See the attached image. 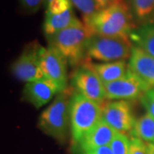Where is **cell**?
<instances>
[{
  "instance_id": "1",
  "label": "cell",
  "mask_w": 154,
  "mask_h": 154,
  "mask_svg": "<svg viewBox=\"0 0 154 154\" xmlns=\"http://www.w3.org/2000/svg\"><path fill=\"white\" fill-rule=\"evenodd\" d=\"M95 33L92 28L80 22L48 37L50 45L57 50L71 66L82 63L89 38Z\"/></svg>"
},
{
  "instance_id": "2",
  "label": "cell",
  "mask_w": 154,
  "mask_h": 154,
  "mask_svg": "<svg viewBox=\"0 0 154 154\" xmlns=\"http://www.w3.org/2000/svg\"><path fill=\"white\" fill-rule=\"evenodd\" d=\"M95 34L129 37L133 31L132 14L124 0L101 9L88 22Z\"/></svg>"
},
{
  "instance_id": "3",
  "label": "cell",
  "mask_w": 154,
  "mask_h": 154,
  "mask_svg": "<svg viewBox=\"0 0 154 154\" xmlns=\"http://www.w3.org/2000/svg\"><path fill=\"white\" fill-rule=\"evenodd\" d=\"M74 90L67 88L39 116L38 128L59 142L65 141L69 126V105Z\"/></svg>"
},
{
  "instance_id": "4",
  "label": "cell",
  "mask_w": 154,
  "mask_h": 154,
  "mask_svg": "<svg viewBox=\"0 0 154 154\" xmlns=\"http://www.w3.org/2000/svg\"><path fill=\"white\" fill-rule=\"evenodd\" d=\"M102 115L103 104L75 92L69 105V127L74 143L79 144L85 134L99 123Z\"/></svg>"
},
{
  "instance_id": "5",
  "label": "cell",
  "mask_w": 154,
  "mask_h": 154,
  "mask_svg": "<svg viewBox=\"0 0 154 154\" xmlns=\"http://www.w3.org/2000/svg\"><path fill=\"white\" fill-rule=\"evenodd\" d=\"M129 37L94 34L88 39L86 57L104 63L130 58L133 45Z\"/></svg>"
},
{
  "instance_id": "6",
  "label": "cell",
  "mask_w": 154,
  "mask_h": 154,
  "mask_svg": "<svg viewBox=\"0 0 154 154\" xmlns=\"http://www.w3.org/2000/svg\"><path fill=\"white\" fill-rule=\"evenodd\" d=\"M73 88L79 94L99 104H104L106 99L105 84L91 68L88 59L77 68L71 76Z\"/></svg>"
},
{
  "instance_id": "7",
  "label": "cell",
  "mask_w": 154,
  "mask_h": 154,
  "mask_svg": "<svg viewBox=\"0 0 154 154\" xmlns=\"http://www.w3.org/2000/svg\"><path fill=\"white\" fill-rule=\"evenodd\" d=\"M106 99L111 100H133L140 97L151 88L129 69L123 77L105 84Z\"/></svg>"
},
{
  "instance_id": "8",
  "label": "cell",
  "mask_w": 154,
  "mask_h": 154,
  "mask_svg": "<svg viewBox=\"0 0 154 154\" xmlns=\"http://www.w3.org/2000/svg\"><path fill=\"white\" fill-rule=\"evenodd\" d=\"M39 62L44 76L59 88L61 92L67 88V62L60 52L53 46L39 48Z\"/></svg>"
},
{
  "instance_id": "9",
  "label": "cell",
  "mask_w": 154,
  "mask_h": 154,
  "mask_svg": "<svg viewBox=\"0 0 154 154\" xmlns=\"http://www.w3.org/2000/svg\"><path fill=\"white\" fill-rule=\"evenodd\" d=\"M39 48L37 42L29 45L11 67L15 77L23 82H32L44 76L39 62Z\"/></svg>"
},
{
  "instance_id": "10",
  "label": "cell",
  "mask_w": 154,
  "mask_h": 154,
  "mask_svg": "<svg viewBox=\"0 0 154 154\" xmlns=\"http://www.w3.org/2000/svg\"><path fill=\"white\" fill-rule=\"evenodd\" d=\"M102 119L117 132L126 134L133 130L136 120L128 100H113L103 104Z\"/></svg>"
},
{
  "instance_id": "11",
  "label": "cell",
  "mask_w": 154,
  "mask_h": 154,
  "mask_svg": "<svg viewBox=\"0 0 154 154\" xmlns=\"http://www.w3.org/2000/svg\"><path fill=\"white\" fill-rule=\"evenodd\" d=\"M61 93L59 88L51 80L43 77L32 82L26 83L23 98L36 108L39 109L48 104L54 95Z\"/></svg>"
},
{
  "instance_id": "12",
  "label": "cell",
  "mask_w": 154,
  "mask_h": 154,
  "mask_svg": "<svg viewBox=\"0 0 154 154\" xmlns=\"http://www.w3.org/2000/svg\"><path fill=\"white\" fill-rule=\"evenodd\" d=\"M128 69L150 88H154V57L136 45L133 46Z\"/></svg>"
},
{
  "instance_id": "13",
  "label": "cell",
  "mask_w": 154,
  "mask_h": 154,
  "mask_svg": "<svg viewBox=\"0 0 154 154\" xmlns=\"http://www.w3.org/2000/svg\"><path fill=\"white\" fill-rule=\"evenodd\" d=\"M116 132V130L101 119L96 126L85 134L78 146L83 152L99 148L100 146H108L115 137Z\"/></svg>"
},
{
  "instance_id": "14",
  "label": "cell",
  "mask_w": 154,
  "mask_h": 154,
  "mask_svg": "<svg viewBox=\"0 0 154 154\" xmlns=\"http://www.w3.org/2000/svg\"><path fill=\"white\" fill-rule=\"evenodd\" d=\"M88 63L104 84L115 82L123 77L128 70V64L126 63V60L94 63L90 62L88 58Z\"/></svg>"
},
{
  "instance_id": "15",
  "label": "cell",
  "mask_w": 154,
  "mask_h": 154,
  "mask_svg": "<svg viewBox=\"0 0 154 154\" xmlns=\"http://www.w3.org/2000/svg\"><path fill=\"white\" fill-rule=\"evenodd\" d=\"M79 22L80 20L75 16L72 8L59 14H52L46 11L44 22V32L47 37H51Z\"/></svg>"
},
{
  "instance_id": "16",
  "label": "cell",
  "mask_w": 154,
  "mask_h": 154,
  "mask_svg": "<svg viewBox=\"0 0 154 154\" xmlns=\"http://www.w3.org/2000/svg\"><path fill=\"white\" fill-rule=\"evenodd\" d=\"M129 38L136 46L154 57V22L145 24L133 30Z\"/></svg>"
},
{
  "instance_id": "17",
  "label": "cell",
  "mask_w": 154,
  "mask_h": 154,
  "mask_svg": "<svg viewBox=\"0 0 154 154\" xmlns=\"http://www.w3.org/2000/svg\"><path fill=\"white\" fill-rule=\"evenodd\" d=\"M133 137L142 140L145 142H154V117L146 113L135 122L131 131Z\"/></svg>"
},
{
  "instance_id": "18",
  "label": "cell",
  "mask_w": 154,
  "mask_h": 154,
  "mask_svg": "<svg viewBox=\"0 0 154 154\" xmlns=\"http://www.w3.org/2000/svg\"><path fill=\"white\" fill-rule=\"evenodd\" d=\"M72 5L81 12L83 22L88 24L100 10L101 7L96 0H70Z\"/></svg>"
},
{
  "instance_id": "19",
  "label": "cell",
  "mask_w": 154,
  "mask_h": 154,
  "mask_svg": "<svg viewBox=\"0 0 154 154\" xmlns=\"http://www.w3.org/2000/svg\"><path fill=\"white\" fill-rule=\"evenodd\" d=\"M131 5L139 20H146L154 14V0H131Z\"/></svg>"
},
{
  "instance_id": "20",
  "label": "cell",
  "mask_w": 154,
  "mask_h": 154,
  "mask_svg": "<svg viewBox=\"0 0 154 154\" xmlns=\"http://www.w3.org/2000/svg\"><path fill=\"white\" fill-rule=\"evenodd\" d=\"M113 154H128L130 147V139L126 134L116 132L115 137L110 143Z\"/></svg>"
},
{
  "instance_id": "21",
  "label": "cell",
  "mask_w": 154,
  "mask_h": 154,
  "mask_svg": "<svg viewBox=\"0 0 154 154\" xmlns=\"http://www.w3.org/2000/svg\"><path fill=\"white\" fill-rule=\"evenodd\" d=\"M70 0H52L47 6V12L52 14H59L72 8Z\"/></svg>"
},
{
  "instance_id": "22",
  "label": "cell",
  "mask_w": 154,
  "mask_h": 154,
  "mask_svg": "<svg viewBox=\"0 0 154 154\" xmlns=\"http://www.w3.org/2000/svg\"><path fill=\"white\" fill-rule=\"evenodd\" d=\"M140 99L147 113L154 117V88L146 92Z\"/></svg>"
},
{
  "instance_id": "23",
  "label": "cell",
  "mask_w": 154,
  "mask_h": 154,
  "mask_svg": "<svg viewBox=\"0 0 154 154\" xmlns=\"http://www.w3.org/2000/svg\"><path fill=\"white\" fill-rule=\"evenodd\" d=\"M128 154H147V145L139 138L132 137Z\"/></svg>"
},
{
  "instance_id": "24",
  "label": "cell",
  "mask_w": 154,
  "mask_h": 154,
  "mask_svg": "<svg viewBox=\"0 0 154 154\" xmlns=\"http://www.w3.org/2000/svg\"><path fill=\"white\" fill-rule=\"evenodd\" d=\"M22 8L29 13H34L40 9L44 0H19Z\"/></svg>"
},
{
  "instance_id": "25",
  "label": "cell",
  "mask_w": 154,
  "mask_h": 154,
  "mask_svg": "<svg viewBox=\"0 0 154 154\" xmlns=\"http://www.w3.org/2000/svg\"><path fill=\"white\" fill-rule=\"evenodd\" d=\"M83 154H113L110 147V145L100 146L99 148L94 149L87 152H83Z\"/></svg>"
},
{
  "instance_id": "26",
  "label": "cell",
  "mask_w": 154,
  "mask_h": 154,
  "mask_svg": "<svg viewBox=\"0 0 154 154\" xmlns=\"http://www.w3.org/2000/svg\"><path fill=\"white\" fill-rule=\"evenodd\" d=\"M96 1L99 5V6L101 7V9H104V8H106V7L110 6V5L116 3L118 0H96Z\"/></svg>"
},
{
  "instance_id": "27",
  "label": "cell",
  "mask_w": 154,
  "mask_h": 154,
  "mask_svg": "<svg viewBox=\"0 0 154 154\" xmlns=\"http://www.w3.org/2000/svg\"><path fill=\"white\" fill-rule=\"evenodd\" d=\"M147 145V154H154V143L146 142Z\"/></svg>"
},
{
  "instance_id": "28",
  "label": "cell",
  "mask_w": 154,
  "mask_h": 154,
  "mask_svg": "<svg viewBox=\"0 0 154 154\" xmlns=\"http://www.w3.org/2000/svg\"><path fill=\"white\" fill-rule=\"evenodd\" d=\"M52 0H44V4L46 6H48V5H49L50 3L51 2Z\"/></svg>"
},
{
  "instance_id": "29",
  "label": "cell",
  "mask_w": 154,
  "mask_h": 154,
  "mask_svg": "<svg viewBox=\"0 0 154 154\" xmlns=\"http://www.w3.org/2000/svg\"><path fill=\"white\" fill-rule=\"evenodd\" d=\"M153 143H154V142H153Z\"/></svg>"
}]
</instances>
